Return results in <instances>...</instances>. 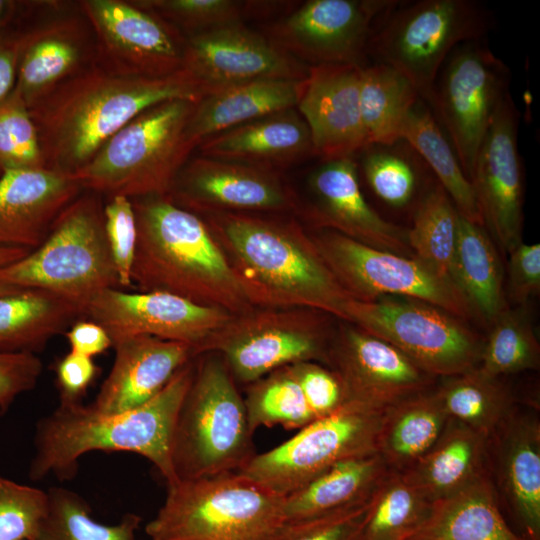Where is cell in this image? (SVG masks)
Listing matches in <instances>:
<instances>
[{"mask_svg": "<svg viewBox=\"0 0 540 540\" xmlns=\"http://www.w3.org/2000/svg\"><path fill=\"white\" fill-rule=\"evenodd\" d=\"M355 156L357 167L373 194L392 209H416L437 182H426L433 174L416 150L404 139L392 143L368 144ZM414 212V211H413Z\"/></svg>", "mask_w": 540, "mask_h": 540, "instance_id": "cell-36", "label": "cell"}, {"mask_svg": "<svg viewBox=\"0 0 540 540\" xmlns=\"http://www.w3.org/2000/svg\"><path fill=\"white\" fill-rule=\"evenodd\" d=\"M520 113L502 100L478 151L470 182L486 226L503 252L522 242L523 175L518 150Z\"/></svg>", "mask_w": 540, "mask_h": 540, "instance_id": "cell-20", "label": "cell"}, {"mask_svg": "<svg viewBox=\"0 0 540 540\" xmlns=\"http://www.w3.org/2000/svg\"><path fill=\"white\" fill-rule=\"evenodd\" d=\"M21 25L0 31V102L14 90L20 50Z\"/></svg>", "mask_w": 540, "mask_h": 540, "instance_id": "cell-55", "label": "cell"}, {"mask_svg": "<svg viewBox=\"0 0 540 540\" xmlns=\"http://www.w3.org/2000/svg\"><path fill=\"white\" fill-rule=\"evenodd\" d=\"M434 390L450 419L485 438L516 408L501 378L488 377L477 367L444 378Z\"/></svg>", "mask_w": 540, "mask_h": 540, "instance_id": "cell-39", "label": "cell"}, {"mask_svg": "<svg viewBox=\"0 0 540 540\" xmlns=\"http://www.w3.org/2000/svg\"><path fill=\"white\" fill-rule=\"evenodd\" d=\"M20 289H22V287H17V286H14V285H9V284L0 282V296H4V295L14 293V292H16V291H18Z\"/></svg>", "mask_w": 540, "mask_h": 540, "instance_id": "cell-58", "label": "cell"}, {"mask_svg": "<svg viewBox=\"0 0 540 540\" xmlns=\"http://www.w3.org/2000/svg\"><path fill=\"white\" fill-rule=\"evenodd\" d=\"M458 223L459 213L437 181L414 210L408 229V243L414 256L452 282Z\"/></svg>", "mask_w": 540, "mask_h": 540, "instance_id": "cell-40", "label": "cell"}, {"mask_svg": "<svg viewBox=\"0 0 540 540\" xmlns=\"http://www.w3.org/2000/svg\"><path fill=\"white\" fill-rule=\"evenodd\" d=\"M244 399L248 423L260 427L281 425L301 429L315 420L296 377L293 364L279 368L249 384Z\"/></svg>", "mask_w": 540, "mask_h": 540, "instance_id": "cell-43", "label": "cell"}, {"mask_svg": "<svg viewBox=\"0 0 540 540\" xmlns=\"http://www.w3.org/2000/svg\"><path fill=\"white\" fill-rule=\"evenodd\" d=\"M29 252L31 250L23 248L0 247V268L22 259Z\"/></svg>", "mask_w": 540, "mask_h": 540, "instance_id": "cell-57", "label": "cell"}, {"mask_svg": "<svg viewBox=\"0 0 540 540\" xmlns=\"http://www.w3.org/2000/svg\"><path fill=\"white\" fill-rule=\"evenodd\" d=\"M193 371L191 360L155 397L122 413H103L82 402H59L36 425L29 477L71 480L83 455L103 451L135 453L150 461L167 485L178 481L172 463L173 437Z\"/></svg>", "mask_w": 540, "mask_h": 540, "instance_id": "cell-3", "label": "cell"}, {"mask_svg": "<svg viewBox=\"0 0 540 540\" xmlns=\"http://www.w3.org/2000/svg\"><path fill=\"white\" fill-rule=\"evenodd\" d=\"M233 315L159 291L129 293L106 289L87 306L85 317L101 325L112 347L135 336L188 344L196 356L210 336Z\"/></svg>", "mask_w": 540, "mask_h": 540, "instance_id": "cell-19", "label": "cell"}, {"mask_svg": "<svg viewBox=\"0 0 540 540\" xmlns=\"http://www.w3.org/2000/svg\"><path fill=\"white\" fill-rule=\"evenodd\" d=\"M205 96L187 70L162 77L111 73L95 64L29 108L45 168L72 175L122 127L158 103Z\"/></svg>", "mask_w": 540, "mask_h": 540, "instance_id": "cell-1", "label": "cell"}, {"mask_svg": "<svg viewBox=\"0 0 540 540\" xmlns=\"http://www.w3.org/2000/svg\"><path fill=\"white\" fill-rule=\"evenodd\" d=\"M0 166L4 171L45 168L36 125L15 89L0 102Z\"/></svg>", "mask_w": 540, "mask_h": 540, "instance_id": "cell-46", "label": "cell"}, {"mask_svg": "<svg viewBox=\"0 0 540 540\" xmlns=\"http://www.w3.org/2000/svg\"><path fill=\"white\" fill-rule=\"evenodd\" d=\"M3 173H4V170H3L2 167L0 166V177L2 176Z\"/></svg>", "mask_w": 540, "mask_h": 540, "instance_id": "cell-59", "label": "cell"}, {"mask_svg": "<svg viewBox=\"0 0 540 540\" xmlns=\"http://www.w3.org/2000/svg\"><path fill=\"white\" fill-rule=\"evenodd\" d=\"M113 348L112 368L90 404L103 413H122L147 403L197 357L188 344L145 335L124 339Z\"/></svg>", "mask_w": 540, "mask_h": 540, "instance_id": "cell-27", "label": "cell"}, {"mask_svg": "<svg viewBox=\"0 0 540 540\" xmlns=\"http://www.w3.org/2000/svg\"><path fill=\"white\" fill-rule=\"evenodd\" d=\"M104 228L120 287H130L136 242V218L130 198L113 196L104 203Z\"/></svg>", "mask_w": 540, "mask_h": 540, "instance_id": "cell-48", "label": "cell"}, {"mask_svg": "<svg viewBox=\"0 0 540 540\" xmlns=\"http://www.w3.org/2000/svg\"><path fill=\"white\" fill-rule=\"evenodd\" d=\"M488 469L520 535L540 540V422L517 407L487 438Z\"/></svg>", "mask_w": 540, "mask_h": 540, "instance_id": "cell-24", "label": "cell"}, {"mask_svg": "<svg viewBox=\"0 0 540 540\" xmlns=\"http://www.w3.org/2000/svg\"><path fill=\"white\" fill-rule=\"evenodd\" d=\"M493 22L488 7L474 0H398L376 26L367 58L404 75L429 106L449 54L481 40Z\"/></svg>", "mask_w": 540, "mask_h": 540, "instance_id": "cell-9", "label": "cell"}, {"mask_svg": "<svg viewBox=\"0 0 540 540\" xmlns=\"http://www.w3.org/2000/svg\"><path fill=\"white\" fill-rule=\"evenodd\" d=\"M359 96L367 145L400 139L409 112L421 99L404 75L379 63L361 66Z\"/></svg>", "mask_w": 540, "mask_h": 540, "instance_id": "cell-38", "label": "cell"}, {"mask_svg": "<svg viewBox=\"0 0 540 540\" xmlns=\"http://www.w3.org/2000/svg\"><path fill=\"white\" fill-rule=\"evenodd\" d=\"M344 321L393 345L435 378L467 372L480 362L484 340L462 319L419 300L350 298Z\"/></svg>", "mask_w": 540, "mask_h": 540, "instance_id": "cell-10", "label": "cell"}, {"mask_svg": "<svg viewBox=\"0 0 540 540\" xmlns=\"http://www.w3.org/2000/svg\"><path fill=\"white\" fill-rule=\"evenodd\" d=\"M59 402L79 403L99 374L93 358L70 351L54 367Z\"/></svg>", "mask_w": 540, "mask_h": 540, "instance_id": "cell-53", "label": "cell"}, {"mask_svg": "<svg viewBox=\"0 0 540 540\" xmlns=\"http://www.w3.org/2000/svg\"><path fill=\"white\" fill-rule=\"evenodd\" d=\"M83 310L51 292L22 288L0 296V353H33L65 333Z\"/></svg>", "mask_w": 540, "mask_h": 540, "instance_id": "cell-33", "label": "cell"}, {"mask_svg": "<svg viewBox=\"0 0 540 540\" xmlns=\"http://www.w3.org/2000/svg\"><path fill=\"white\" fill-rule=\"evenodd\" d=\"M408 540H526L501 510L489 472L445 499L434 502L424 526Z\"/></svg>", "mask_w": 540, "mask_h": 540, "instance_id": "cell-32", "label": "cell"}, {"mask_svg": "<svg viewBox=\"0 0 540 540\" xmlns=\"http://www.w3.org/2000/svg\"><path fill=\"white\" fill-rule=\"evenodd\" d=\"M400 139L408 142L421 156L458 213L470 222L483 226L473 186L445 132L422 99L409 112Z\"/></svg>", "mask_w": 540, "mask_h": 540, "instance_id": "cell-37", "label": "cell"}, {"mask_svg": "<svg viewBox=\"0 0 540 540\" xmlns=\"http://www.w3.org/2000/svg\"><path fill=\"white\" fill-rule=\"evenodd\" d=\"M328 367L350 401L384 409L429 390L436 379L393 345L350 323L332 337Z\"/></svg>", "mask_w": 540, "mask_h": 540, "instance_id": "cell-23", "label": "cell"}, {"mask_svg": "<svg viewBox=\"0 0 540 540\" xmlns=\"http://www.w3.org/2000/svg\"><path fill=\"white\" fill-rule=\"evenodd\" d=\"M293 368L315 420L350 401L343 381L330 367L307 361L293 364Z\"/></svg>", "mask_w": 540, "mask_h": 540, "instance_id": "cell-49", "label": "cell"}, {"mask_svg": "<svg viewBox=\"0 0 540 540\" xmlns=\"http://www.w3.org/2000/svg\"><path fill=\"white\" fill-rule=\"evenodd\" d=\"M49 507L35 540H135L141 517L128 513L113 525L98 522L78 493L52 487Z\"/></svg>", "mask_w": 540, "mask_h": 540, "instance_id": "cell-42", "label": "cell"}, {"mask_svg": "<svg viewBox=\"0 0 540 540\" xmlns=\"http://www.w3.org/2000/svg\"><path fill=\"white\" fill-rule=\"evenodd\" d=\"M253 308H305L345 319L351 298L294 220L254 213L200 216Z\"/></svg>", "mask_w": 540, "mask_h": 540, "instance_id": "cell-2", "label": "cell"}, {"mask_svg": "<svg viewBox=\"0 0 540 540\" xmlns=\"http://www.w3.org/2000/svg\"><path fill=\"white\" fill-rule=\"evenodd\" d=\"M96 64L118 75L162 77L185 69L186 36L134 0H82Z\"/></svg>", "mask_w": 540, "mask_h": 540, "instance_id": "cell-16", "label": "cell"}, {"mask_svg": "<svg viewBox=\"0 0 540 540\" xmlns=\"http://www.w3.org/2000/svg\"><path fill=\"white\" fill-rule=\"evenodd\" d=\"M453 278L476 316L491 324L508 306L499 254L483 226L459 214Z\"/></svg>", "mask_w": 540, "mask_h": 540, "instance_id": "cell-35", "label": "cell"}, {"mask_svg": "<svg viewBox=\"0 0 540 540\" xmlns=\"http://www.w3.org/2000/svg\"><path fill=\"white\" fill-rule=\"evenodd\" d=\"M360 68L310 66L297 111L321 161L354 157L367 145L360 111Z\"/></svg>", "mask_w": 540, "mask_h": 540, "instance_id": "cell-25", "label": "cell"}, {"mask_svg": "<svg viewBox=\"0 0 540 540\" xmlns=\"http://www.w3.org/2000/svg\"><path fill=\"white\" fill-rule=\"evenodd\" d=\"M43 364L33 353H0V414L37 385Z\"/></svg>", "mask_w": 540, "mask_h": 540, "instance_id": "cell-51", "label": "cell"}, {"mask_svg": "<svg viewBox=\"0 0 540 540\" xmlns=\"http://www.w3.org/2000/svg\"><path fill=\"white\" fill-rule=\"evenodd\" d=\"M385 410L349 401L285 442L255 454L238 472L286 496L339 462L376 453Z\"/></svg>", "mask_w": 540, "mask_h": 540, "instance_id": "cell-12", "label": "cell"}, {"mask_svg": "<svg viewBox=\"0 0 540 540\" xmlns=\"http://www.w3.org/2000/svg\"><path fill=\"white\" fill-rule=\"evenodd\" d=\"M284 501L238 471L178 480L145 532L149 540H287Z\"/></svg>", "mask_w": 540, "mask_h": 540, "instance_id": "cell-5", "label": "cell"}, {"mask_svg": "<svg viewBox=\"0 0 540 540\" xmlns=\"http://www.w3.org/2000/svg\"><path fill=\"white\" fill-rule=\"evenodd\" d=\"M326 315L305 308H252L233 315L200 354L217 353L235 381L248 385L291 364L313 361L328 366L333 336Z\"/></svg>", "mask_w": 540, "mask_h": 540, "instance_id": "cell-11", "label": "cell"}, {"mask_svg": "<svg viewBox=\"0 0 540 540\" xmlns=\"http://www.w3.org/2000/svg\"><path fill=\"white\" fill-rule=\"evenodd\" d=\"M488 472L487 438L450 419L433 447L400 473L434 503L456 494Z\"/></svg>", "mask_w": 540, "mask_h": 540, "instance_id": "cell-30", "label": "cell"}, {"mask_svg": "<svg viewBox=\"0 0 540 540\" xmlns=\"http://www.w3.org/2000/svg\"><path fill=\"white\" fill-rule=\"evenodd\" d=\"M509 296L518 304L540 292V244H517L509 252Z\"/></svg>", "mask_w": 540, "mask_h": 540, "instance_id": "cell-52", "label": "cell"}, {"mask_svg": "<svg viewBox=\"0 0 540 540\" xmlns=\"http://www.w3.org/2000/svg\"><path fill=\"white\" fill-rule=\"evenodd\" d=\"M540 365V346L527 313L506 308L491 323L484 340L477 369L492 378H501Z\"/></svg>", "mask_w": 540, "mask_h": 540, "instance_id": "cell-44", "label": "cell"}, {"mask_svg": "<svg viewBox=\"0 0 540 540\" xmlns=\"http://www.w3.org/2000/svg\"><path fill=\"white\" fill-rule=\"evenodd\" d=\"M510 79L509 67L481 40L458 45L439 71L429 107L469 180Z\"/></svg>", "mask_w": 540, "mask_h": 540, "instance_id": "cell-14", "label": "cell"}, {"mask_svg": "<svg viewBox=\"0 0 540 540\" xmlns=\"http://www.w3.org/2000/svg\"><path fill=\"white\" fill-rule=\"evenodd\" d=\"M435 390H426L386 408L377 452L392 471L404 472L438 441L449 423Z\"/></svg>", "mask_w": 540, "mask_h": 540, "instance_id": "cell-34", "label": "cell"}, {"mask_svg": "<svg viewBox=\"0 0 540 540\" xmlns=\"http://www.w3.org/2000/svg\"><path fill=\"white\" fill-rule=\"evenodd\" d=\"M137 242L131 283L239 315L247 301L226 255L203 218L168 196L131 199Z\"/></svg>", "mask_w": 540, "mask_h": 540, "instance_id": "cell-4", "label": "cell"}, {"mask_svg": "<svg viewBox=\"0 0 540 540\" xmlns=\"http://www.w3.org/2000/svg\"><path fill=\"white\" fill-rule=\"evenodd\" d=\"M20 28L14 89L28 109L96 64L94 31L79 1H38Z\"/></svg>", "mask_w": 540, "mask_h": 540, "instance_id": "cell-15", "label": "cell"}, {"mask_svg": "<svg viewBox=\"0 0 540 540\" xmlns=\"http://www.w3.org/2000/svg\"><path fill=\"white\" fill-rule=\"evenodd\" d=\"M299 212L318 230H332L370 247L415 257L408 229L383 218L362 193L354 157L321 161L307 180Z\"/></svg>", "mask_w": 540, "mask_h": 540, "instance_id": "cell-22", "label": "cell"}, {"mask_svg": "<svg viewBox=\"0 0 540 540\" xmlns=\"http://www.w3.org/2000/svg\"><path fill=\"white\" fill-rule=\"evenodd\" d=\"M433 502L390 470L372 494L360 540H408L427 522Z\"/></svg>", "mask_w": 540, "mask_h": 540, "instance_id": "cell-41", "label": "cell"}, {"mask_svg": "<svg viewBox=\"0 0 540 540\" xmlns=\"http://www.w3.org/2000/svg\"><path fill=\"white\" fill-rule=\"evenodd\" d=\"M184 68L205 95L256 80H305L309 74L308 65L243 23L186 37Z\"/></svg>", "mask_w": 540, "mask_h": 540, "instance_id": "cell-21", "label": "cell"}, {"mask_svg": "<svg viewBox=\"0 0 540 540\" xmlns=\"http://www.w3.org/2000/svg\"><path fill=\"white\" fill-rule=\"evenodd\" d=\"M83 191L71 175L46 168L5 170L0 177V247H39Z\"/></svg>", "mask_w": 540, "mask_h": 540, "instance_id": "cell-26", "label": "cell"}, {"mask_svg": "<svg viewBox=\"0 0 540 540\" xmlns=\"http://www.w3.org/2000/svg\"><path fill=\"white\" fill-rule=\"evenodd\" d=\"M48 507L47 491L0 474V540H35Z\"/></svg>", "mask_w": 540, "mask_h": 540, "instance_id": "cell-47", "label": "cell"}, {"mask_svg": "<svg viewBox=\"0 0 540 540\" xmlns=\"http://www.w3.org/2000/svg\"><path fill=\"white\" fill-rule=\"evenodd\" d=\"M305 80H256L211 92L196 103L188 136L197 148L202 140L214 134L296 108Z\"/></svg>", "mask_w": 540, "mask_h": 540, "instance_id": "cell-29", "label": "cell"}, {"mask_svg": "<svg viewBox=\"0 0 540 540\" xmlns=\"http://www.w3.org/2000/svg\"><path fill=\"white\" fill-rule=\"evenodd\" d=\"M370 504L371 498L365 503L339 512L293 523L287 540H360Z\"/></svg>", "mask_w": 540, "mask_h": 540, "instance_id": "cell-50", "label": "cell"}, {"mask_svg": "<svg viewBox=\"0 0 540 540\" xmlns=\"http://www.w3.org/2000/svg\"><path fill=\"white\" fill-rule=\"evenodd\" d=\"M36 4L37 1L0 0V31L21 25Z\"/></svg>", "mask_w": 540, "mask_h": 540, "instance_id": "cell-56", "label": "cell"}, {"mask_svg": "<svg viewBox=\"0 0 540 540\" xmlns=\"http://www.w3.org/2000/svg\"><path fill=\"white\" fill-rule=\"evenodd\" d=\"M195 105L173 99L147 108L71 176L83 190L108 198L167 196L196 149L187 132Z\"/></svg>", "mask_w": 540, "mask_h": 540, "instance_id": "cell-6", "label": "cell"}, {"mask_svg": "<svg viewBox=\"0 0 540 540\" xmlns=\"http://www.w3.org/2000/svg\"><path fill=\"white\" fill-rule=\"evenodd\" d=\"M398 0H308L276 22L268 37L310 66L366 65L369 40Z\"/></svg>", "mask_w": 540, "mask_h": 540, "instance_id": "cell-17", "label": "cell"}, {"mask_svg": "<svg viewBox=\"0 0 540 540\" xmlns=\"http://www.w3.org/2000/svg\"><path fill=\"white\" fill-rule=\"evenodd\" d=\"M200 155L269 171L315 156L306 122L287 109L240 124L202 140Z\"/></svg>", "mask_w": 540, "mask_h": 540, "instance_id": "cell-28", "label": "cell"}, {"mask_svg": "<svg viewBox=\"0 0 540 540\" xmlns=\"http://www.w3.org/2000/svg\"><path fill=\"white\" fill-rule=\"evenodd\" d=\"M103 196L84 190L56 219L43 243L0 268V282L41 289L79 306L120 287L105 234Z\"/></svg>", "mask_w": 540, "mask_h": 540, "instance_id": "cell-8", "label": "cell"}, {"mask_svg": "<svg viewBox=\"0 0 540 540\" xmlns=\"http://www.w3.org/2000/svg\"><path fill=\"white\" fill-rule=\"evenodd\" d=\"M157 14L186 37L220 26L242 23L250 14L262 13L263 2L233 0H134Z\"/></svg>", "mask_w": 540, "mask_h": 540, "instance_id": "cell-45", "label": "cell"}, {"mask_svg": "<svg viewBox=\"0 0 540 540\" xmlns=\"http://www.w3.org/2000/svg\"><path fill=\"white\" fill-rule=\"evenodd\" d=\"M389 471L377 452L339 462L285 496L286 517L300 523L365 503Z\"/></svg>", "mask_w": 540, "mask_h": 540, "instance_id": "cell-31", "label": "cell"}, {"mask_svg": "<svg viewBox=\"0 0 540 540\" xmlns=\"http://www.w3.org/2000/svg\"><path fill=\"white\" fill-rule=\"evenodd\" d=\"M198 216L218 212H299L300 202L274 171L199 155L190 158L167 195Z\"/></svg>", "mask_w": 540, "mask_h": 540, "instance_id": "cell-18", "label": "cell"}, {"mask_svg": "<svg viewBox=\"0 0 540 540\" xmlns=\"http://www.w3.org/2000/svg\"><path fill=\"white\" fill-rule=\"evenodd\" d=\"M71 351L93 358L102 354L112 342L106 330L92 320H78L66 332Z\"/></svg>", "mask_w": 540, "mask_h": 540, "instance_id": "cell-54", "label": "cell"}, {"mask_svg": "<svg viewBox=\"0 0 540 540\" xmlns=\"http://www.w3.org/2000/svg\"><path fill=\"white\" fill-rule=\"evenodd\" d=\"M311 237L337 282L355 300L406 297L462 320L476 316L454 282L440 277L416 257L370 247L332 230L322 229Z\"/></svg>", "mask_w": 540, "mask_h": 540, "instance_id": "cell-13", "label": "cell"}, {"mask_svg": "<svg viewBox=\"0 0 540 540\" xmlns=\"http://www.w3.org/2000/svg\"><path fill=\"white\" fill-rule=\"evenodd\" d=\"M200 356L174 431L178 480L237 472L256 454L244 399L225 361L217 353Z\"/></svg>", "mask_w": 540, "mask_h": 540, "instance_id": "cell-7", "label": "cell"}]
</instances>
